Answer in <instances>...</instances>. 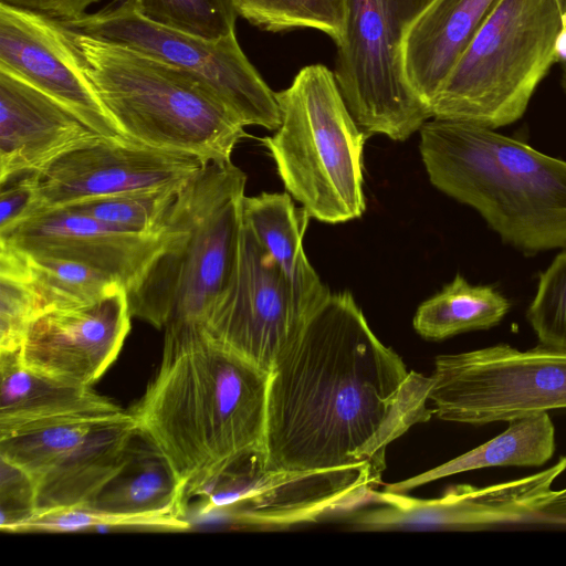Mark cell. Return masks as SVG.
<instances>
[{
	"mask_svg": "<svg viewBox=\"0 0 566 566\" xmlns=\"http://www.w3.org/2000/svg\"><path fill=\"white\" fill-rule=\"evenodd\" d=\"M431 380L371 331L352 293H331L270 373L263 470L370 467L428 421Z\"/></svg>",
	"mask_w": 566,
	"mask_h": 566,
	"instance_id": "6da1fadb",
	"label": "cell"
},
{
	"mask_svg": "<svg viewBox=\"0 0 566 566\" xmlns=\"http://www.w3.org/2000/svg\"><path fill=\"white\" fill-rule=\"evenodd\" d=\"M270 374L202 329H165L160 367L129 413L186 489L203 494L264 450Z\"/></svg>",
	"mask_w": 566,
	"mask_h": 566,
	"instance_id": "7a4b0ae2",
	"label": "cell"
},
{
	"mask_svg": "<svg viewBox=\"0 0 566 566\" xmlns=\"http://www.w3.org/2000/svg\"><path fill=\"white\" fill-rule=\"evenodd\" d=\"M419 130L437 189L527 255L566 249V161L470 122L431 117Z\"/></svg>",
	"mask_w": 566,
	"mask_h": 566,
	"instance_id": "3957f363",
	"label": "cell"
},
{
	"mask_svg": "<svg viewBox=\"0 0 566 566\" xmlns=\"http://www.w3.org/2000/svg\"><path fill=\"white\" fill-rule=\"evenodd\" d=\"M245 174L210 163L179 190L159 230L165 245L127 292L132 317L156 328L202 327L239 256Z\"/></svg>",
	"mask_w": 566,
	"mask_h": 566,
	"instance_id": "277c9868",
	"label": "cell"
},
{
	"mask_svg": "<svg viewBox=\"0 0 566 566\" xmlns=\"http://www.w3.org/2000/svg\"><path fill=\"white\" fill-rule=\"evenodd\" d=\"M64 28L95 94L126 138L208 164L231 161L248 134L203 82L138 50Z\"/></svg>",
	"mask_w": 566,
	"mask_h": 566,
	"instance_id": "5b68a950",
	"label": "cell"
},
{
	"mask_svg": "<svg viewBox=\"0 0 566 566\" xmlns=\"http://www.w3.org/2000/svg\"><path fill=\"white\" fill-rule=\"evenodd\" d=\"M275 95L280 126L262 143L287 192L308 218L326 223L359 218L366 209L363 149L368 136L353 118L334 71L306 65Z\"/></svg>",
	"mask_w": 566,
	"mask_h": 566,
	"instance_id": "8992f818",
	"label": "cell"
},
{
	"mask_svg": "<svg viewBox=\"0 0 566 566\" xmlns=\"http://www.w3.org/2000/svg\"><path fill=\"white\" fill-rule=\"evenodd\" d=\"M563 28L562 0H499L430 103L431 117L492 129L520 119L558 63Z\"/></svg>",
	"mask_w": 566,
	"mask_h": 566,
	"instance_id": "52a82bcc",
	"label": "cell"
},
{
	"mask_svg": "<svg viewBox=\"0 0 566 566\" xmlns=\"http://www.w3.org/2000/svg\"><path fill=\"white\" fill-rule=\"evenodd\" d=\"M431 0H346L335 78L358 127L369 137L406 140L431 118L403 69L406 34Z\"/></svg>",
	"mask_w": 566,
	"mask_h": 566,
	"instance_id": "ba28073f",
	"label": "cell"
},
{
	"mask_svg": "<svg viewBox=\"0 0 566 566\" xmlns=\"http://www.w3.org/2000/svg\"><path fill=\"white\" fill-rule=\"evenodd\" d=\"M429 400L441 420L485 424L566 408V349L507 344L440 355Z\"/></svg>",
	"mask_w": 566,
	"mask_h": 566,
	"instance_id": "9c48e42d",
	"label": "cell"
},
{
	"mask_svg": "<svg viewBox=\"0 0 566 566\" xmlns=\"http://www.w3.org/2000/svg\"><path fill=\"white\" fill-rule=\"evenodd\" d=\"M60 22L71 30L129 46L191 73L244 127L276 130L280 126L275 92L249 61L235 33L206 40L171 30L145 19L126 0H114L97 12Z\"/></svg>",
	"mask_w": 566,
	"mask_h": 566,
	"instance_id": "30bf717a",
	"label": "cell"
},
{
	"mask_svg": "<svg viewBox=\"0 0 566 566\" xmlns=\"http://www.w3.org/2000/svg\"><path fill=\"white\" fill-rule=\"evenodd\" d=\"M137 432L125 410L52 420L0 438V459L31 480L35 514L75 507L122 468Z\"/></svg>",
	"mask_w": 566,
	"mask_h": 566,
	"instance_id": "8fae6325",
	"label": "cell"
},
{
	"mask_svg": "<svg viewBox=\"0 0 566 566\" xmlns=\"http://www.w3.org/2000/svg\"><path fill=\"white\" fill-rule=\"evenodd\" d=\"M261 459L223 473L206 492L207 510L238 527L282 531L345 515L369 503L381 474L370 467L319 471L263 470Z\"/></svg>",
	"mask_w": 566,
	"mask_h": 566,
	"instance_id": "7c38bea8",
	"label": "cell"
},
{
	"mask_svg": "<svg viewBox=\"0 0 566 566\" xmlns=\"http://www.w3.org/2000/svg\"><path fill=\"white\" fill-rule=\"evenodd\" d=\"M307 321L284 275L243 222L235 271L201 329L270 374Z\"/></svg>",
	"mask_w": 566,
	"mask_h": 566,
	"instance_id": "4fadbf2b",
	"label": "cell"
},
{
	"mask_svg": "<svg viewBox=\"0 0 566 566\" xmlns=\"http://www.w3.org/2000/svg\"><path fill=\"white\" fill-rule=\"evenodd\" d=\"M566 470V457L541 472L483 488L458 484L436 499H418L389 491L370 492L377 507L345 516L359 531L479 530L537 520L554 495V481Z\"/></svg>",
	"mask_w": 566,
	"mask_h": 566,
	"instance_id": "5bb4252c",
	"label": "cell"
},
{
	"mask_svg": "<svg viewBox=\"0 0 566 566\" xmlns=\"http://www.w3.org/2000/svg\"><path fill=\"white\" fill-rule=\"evenodd\" d=\"M206 165L189 153L104 139L64 155L39 174L32 217L94 198L180 186Z\"/></svg>",
	"mask_w": 566,
	"mask_h": 566,
	"instance_id": "9a60e30c",
	"label": "cell"
},
{
	"mask_svg": "<svg viewBox=\"0 0 566 566\" xmlns=\"http://www.w3.org/2000/svg\"><path fill=\"white\" fill-rule=\"evenodd\" d=\"M0 70L55 99L103 137L129 140L103 107L59 20L0 3Z\"/></svg>",
	"mask_w": 566,
	"mask_h": 566,
	"instance_id": "2e32d148",
	"label": "cell"
},
{
	"mask_svg": "<svg viewBox=\"0 0 566 566\" xmlns=\"http://www.w3.org/2000/svg\"><path fill=\"white\" fill-rule=\"evenodd\" d=\"M130 317L126 290L84 307L42 313L24 335L20 359L55 380L91 387L117 358Z\"/></svg>",
	"mask_w": 566,
	"mask_h": 566,
	"instance_id": "e0dca14e",
	"label": "cell"
},
{
	"mask_svg": "<svg viewBox=\"0 0 566 566\" xmlns=\"http://www.w3.org/2000/svg\"><path fill=\"white\" fill-rule=\"evenodd\" d=\"M32 256L72 260L117 279L127 292L142 280L165 245V235L127 232L66 208L36 214L0 235Z\"/></svg>",
	"mask_w": 566,
	"mask_h": 566,
	"instance_id": "ac0fdd59",
	"label": "cell"
},
{
	"mask_svg": "<svg viewBox=\"0 0 566 566\" xmlns=\"http://www.w3.org/2000/svg\"><path fill=\"white\" fill-rule=\"evenodd\" d=\"M104 139L55 99L0 70V184L40 174L64 155Z\"/></svg>",
	"mask_w": 566,
	"mask_h": 566,
	"instance_id": "d6986e66",
	"label": "cell"
},
{
	"mask_svg": "<svg viewBox=\"0 0 566 566\" xmlns=\"http://www.w3.org/2000/svg\"><path fill=\"white\" fill-rule=\"evenodd\" d=\"M497 1L431 0L411 23L403 42V69L428 107Z\"/></svg>",
	"mask_w": 566,
	"mask_h": 566,
	"instance_id": "ffe728a7",
	"label": "cell"
},
{
	"mask_svg": "<svg viewBox=\"0 0 566 566\" xmlns=\"http://www.w3.org/2000/svg\"><path fill=\"white\" fill-rule=\"evenodd\" d=\"M120 411L91 387L31 370L22 364L19 350L0 352V438L52 420Z\"/></svg>",
	"mask_w": 566,
	"mask_h": 566,
	"instance_id": "44dd1931",
	"label": "cell"
},
{
	"mask_svg": "<svg viewBox=\"0 0 566 566\" xmlns=\"http://www.w3.org/2000/svg\"><path fill=\"white\" fill-rule=\"evenodd\" d=\"M81 506L116 516L187 521L184 482L139 430L122 468Z\"/></svg>",
	"mask_w": 566,
	"mask_h": 566,
	"instance_id": "7402d4cb",
	"label": "cell"
},
{
	"mask_svg": "<svg viewBox=\"0 0 566 566\" xmlns=\"http://www.w3.org/2000/svg\"><path fill=\"white\" fill-rule=\"evenodd\" d=\"M242 218L290 284L306 318L331 294L310 264L303 235L308 216L298 212L289 192H262L242 200Z\"/></svg>",
	"mask_w": 566,
	"mask_h": 566,
	"instance_id": "603a6c76",
	"label": "cell"
},
{
	"mask_svg": "<svg viewBox=\"0 0 566 566\" xmlns=\"http://www.w3.org/2000/svg\"><path fill=\"white\" fill-rule=\"evenodd\" d=\"M555 451V429L547 412L509 421L505 431L488 442L418 475L387 484L385 490L408 493L432 481L491 467H539Z\"/></svg>",
	"mask_w": 566,
	"mask_h": 566,
	"instance_id": "cb8c5ba5",
	"label": "cell"
},
{
	"mask_svg": "<svg viewBox=\"0 0 566 566\" xmlns=\"http://www.w3.org/2000/svg\"><path fill=\"white\" fill-rule=\"evenodd\" d=\"M510 301L490 285H472L457 274L439 293L421 303L413 316L416 332L430 340L497 325L510 311Z\"/></svg>",
	"mask_w": 566,
	"mask_h": 566,
	"instance_id": "d4e9b609",
	"label": "cell"
},
{
	"mask_svg": "<svg viewBox=\"0 0 566 566\" xmlns=\"http://www.w3.org/2000/svg\"><path fill=\"white\" fill-rule=\"evenodd\" d=\"M27 255L40 314L84 307L126 290L111 274L85 263Z\"/></svg>",
	"mask_w": 566,
	"mask_h": 566,
	"instance_id": "484cf974",
	"label": "cell"
},
{
	"mask_svg": "<svg viewBox=\"0 0 566 566\" xmlns=\"http://www.w3.org/2000/svg\"><path fill=\"white\" fill-rule=\"evenodd\" d=\"M239 15L271 32L315 29L340 44L346 0H235Z\"/></svg>",
	"mask_w": 566,
	"mask_h": 566,
	"instance_id": "4316f807",
	"label": "cell"
},
{
	"mask_svg": "<svg viewBox=\"0 0 566 566\" xmlns=\"http://www.w3.org/2000/svg\"><path fill=\"white\" fill-rule=\"evenodd\" d=\"M184 185L99 197L62 208L88 216L127 232L156 235Z\"/></svg>",
	"mask_w": 566,
	"mask_h": 566,
	"instance_id": "83f0119b",
	"label": "cell"
},
{
	"mask_svg": "<svg viewBox=\"0 0 566 566\" xmlns=\"http://www.w3.org/2000/svg\"><path fill=\"white\" fill-rule=\"evenodd\" d=\"M40 315L28 255L0 242V352L19 350L31 322Z\"/></svg>",
	"mask_w": 566,
	"mask_h": 566,
	"instance_id": "f1b7e54d",
	"label": "cell"
},
{
	"mask_svg": "<svg viewBox=\"0 0 566 566\" xmlns=\"http://www.w3.org/2000/svg\"><path fill=\"white\" fill-rule=\"evenodd\" d=\"M142 17L161 27L206 40L235 33V0H126Z\"/></svg>",
	"mask_w": 566,
	"mask_h": 566,
	"instance_id": "f546056e",
	"label": "cell"
},
{
	"mask_svg": "<svg viewBox=\"0 0 566 566\" xmlns=\"http://www.w3.org/2000/svg\"><path fill=\"white\" fill-rule=\"evenodd\" d=\"M526 317L543 346L566 349V250L539 274Z\"/></svg>",
	"mask_w": 566,
	"mask_h": 566,
	"instance_id": "4dcf8cb0",
	"label": "cell"
},
{
	"mask_svg": "<svg viewBox=\"0 0 566 566\" xmlns=\"http://www.w3.org/2000/svg\"><path fill=\"white\" fill-rule=\"evenodd\" d=\"M189 526L187 521L116 516L75 506L38 513L22 523L15 532H77L112 528L181 531Z\"/></svg>",
	"mask_w": 566,
	"mask_h": 566,
	"instance_id": "1f68e13d",
	"label": "cell"
},
{
	"mask_svg": "<svg viewBox=\"0 0 566 566\" xmlns=\"http://www.w3.org/2000/svg\"><path fill=\"white\" fill-rule=\"evenodd\" d=\"M0 463V527L2 532H15L36 513L34 489L21 469L2 459Z\"/></svg>",
	"mask_w": 566,
	"mask_h": 566,
	"instance_id": "d6a6232c",
	"label": "cell"
},
{
	"mask_svg": "<svg viewBox=\"0 0 566 566\" xmlns=\"http://www.w3.org/2000/svg\"><path fill=\"white\" fill-rule=\"evenodd\" d=\"M38 185L39 174L19 175L0 184V235L33 216Z\"/></svg>",
	"mask_w": 566,
	"mask_h": 566,
	"instance_id": "836d02e7",
	"label": "cell"
},
{
	"mask_svg": "<svg viewBox=\"0 0 566 566\" xmlns=\"http://www.w3.org/2000/svg\"><path fill=\"white\" fill-rule=\"evenodd\" d=\"M101 0H0V3L30 10L59 21L81 18Z\"/></svg>",
	"mask_w": 566,
	"mask_h": 566,
	"instance_id": "e575fe53",
	"label": "cell"
},
{
	"mask_svg": "<svg viewBox=\"0 0 566 566\" xmlns=\"http://www.w3.org/2000/svg\"><path fill=\"white\" fill-rule=\"evenodd\" d=\"M537 520L566 524V489L555 491L538 513Z\"/></svg>",
	"mask_w": 566,
	"mask_h": 566,
	"instance_id": "d590c367",
	"label": "cell"
},
{
	"mask_svg": "<svg viewBox=\"0 0 566 566\" xmlns=\"http://www.w3.org/2000/svg\"><path fill=\"white\" fill-rule=\"evenodd\" d=\"M564 28L559 40L558 63L562 65V85L566 92V0H562Z\"/></svg>",
	"mask_w": 566,
	"mask_h": 566,
	"instance_id": "8d00e7d4",
	"label": "cell"
}]
</instances>
